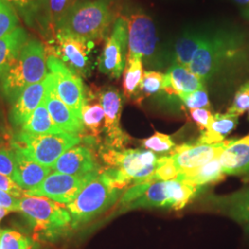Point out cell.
Listing matches in <instances>:
<instances>
[{
    "mask_svg": "<svg viewBox=\"0 0 249 249\" xmlns=\"http://www.w3.org/2000/svg\"><path fill=\"white\" fill-rule=\"evenodd\" d=\"M0 189L18 198H21L25 196V192L18 187L14 180L1 174H0Z\"/></svg>",
    "mask_w": 249,
    "mask_h": 249,
    "instance_id": "cell-40",
    "label": "cell"
},
{
    "mask_svg": "<svg viewBox=\"0 0 249 249\" xmlns=\"http://www.w3.org/2000/svg\"><path fill=\"white\" fill-rule=\"evenodd\" d=\"M99 101L105 111V146L115 150H123L129 138L120 125L123 108L122 95L115 87H108L100 91Z\"/></svg>",
    "mask_w": 249,
    "mask_h": 249,
    "instance_id": "cell-14",
    "label": "cell"
},
{
    "mask_svg": "<svg viewBox=\"0 0 249 249\" xmlns=\"http://www.w3.org/2000/svg\"><path fill=\"white\" fill-rule=\"evenodd\" d=\"M197 189L178 179L172 181H144L128 187L121 197L124 211L162 208L180 211L195 196Z\"/></svg>",
    "mask_w": 249,
    "mask_h": 249,
    "instance_id": "cell-3",
    "label": "cell"
},
{
    "mask_svg": "<svg viewBox=\"0 0 249 249\" xmlns=\"http://www.w3.org/2000/svg\"><path fill=\"white\" fill-rule=\"evenodd\" d=\"M46 66L52 75L56 94L81 119V111L87 101L81 78L53 54L46 57Z\"/></svg>",
    "mask_w": 249,
    "mask_h": 249,
    "instance_id": "cell-11",
    "label": "cell"
},
{
    "mask_svg": "<svg viewBox=\"0 0 249 249\" xmlns=\"http://www.w3.org/2000/svg\"><path fill=\"white\" fill-rule=\"evenodd\" d=\"M100 155L107 165L105 171L118 186L125 188L130 184L151 181L158 166L159 158L153 151L142 149L115 150L102 146Z\"/></svg>",
    "mask_w": 249,
    "mask_h": 249,
    "instance_id": "cell-5",
    "label": "cell"
},
{
    "mask_svg": "<svg viewBox=\"0 0 249 249\" xmlns=\"http://www.w3.org/2000/svg\"><path fill=\"white\" fill-rule=\"evenodd\" d=\"M48 82L45 89V102L47 110L52 117L54 124L67 133L80 136L85 132L83 123L75 113L62 100L58 97L53 87V78L50 73L47 75Z\"/></svg>",
    "mask_w": 249,
    "mask_h": 249,
    "instance_id": "cell-17",
    "label": "cell"
},
{
    "mask_svg": "<svg viewBox=\"0 0 249 249\" xmlns=\"http://www.w3.org/2000/svg\"><path fill=\"white\" fill-rule=\"evenodd\" d=\"M249 109V80L245 82L234 94L231 107L227 113L239 116Z\"/></svg>",
    "mask_w": 249,
    "mask_h": 249,
    "instance_id": "cell-36",
    "label": "cell"
},
{
    "mask_svg": "<svg viewBox=\"0 0 249 249\" xmlns=\"http://www.w3.org/2000/svg\"><path fill=\"white\" fill-rule=\"evenodd\" d=\"M45 46L37 39H29L18 57L0 80V94L13 104L29 86L45 80L47 76Z\"/></svg>",
    "mask_w": 249,
    "mask_h": 249,
    "instance_id": "cell-4",
    "label": "cell"
},
{
    "mask_svg": "<svg viewBox=\"0 0 249 249\" xmlns=\"http://www.w3.org/2000/svg\"><path fill=\"white\" fill-rule=\"evenodd\" d=\"M128 50L127 20L124 16L116 18L112 31L97 58L99 71L111 79H119L124 72Z\"/></svg>",
    "mask_w": 249,
    "mask_h": 249,
    "instance_id": "cell-9",
    "label": "cell"
},
{
    "mask_svg": "<svg viewBox=\"0 0 249 249\" xmlns=\"http://www.w3.org/2000/svg\"><path fill=\"white\" fill-rule=\"evenodd\" d=\"M142 147L145 150L158 153H171L176 148V144L168 135L155 132L150 138L142 141Z\"/></svg>",
    "mask_w": 249,
    "mask_h": 249,
    "instance_id": "cell-34",
    "label": "cell"
},
{
    "mask_svg": "<svg viewBox=\"0 0 249 249\" xmlns=\"http://www.w3.org/2000/svg\"><path fill=\"white\" fill-rule=\"evenodd\" d=\"M81 121L90 137L96 139L105 128V111L100 103L86 104L81 111Z\"/></svg>",
    "mask_w": 249,
    "mask_h": 249,
    "instance_id": "cell-29",
    "label": "cell"
},
{
    "mask_svg": "<svg viewBox=\"0 0 249 249\" xmlns=\"http://www.w3.org/2000/svg\"><path fill=\"white\" fill-rule=\"evenodd\" d=\"M164 74L159 71H145L142 81L139 90L138 97L135 102L141 103L143 99L154 96L163 91Z\"/></svg>",
    "mask_w": 249,
    "mask_h": 249,
    "instance_id": "cell-30",
    "label": "cell"
},
{
    "mask_svg": "<svg viewBox=\"0 0 249 249\" xmlns=\"http://www.w3.org/2000/svg\"><path fill=\"white\" fill-rule=\"evenodd\" d=\"M81 141L79 135L67 132L31 135L20 130L14 136L12 147L23 151L38 163L52 167L63 153L80 144Z\"/></svg>",
    "mask_w": 249,
    "mask_h": 249,
    "instance_id": "cell-8",
    "label": "cell"
},
{
    "mask_svg": "<svg viewBox=\"0 0 249 249\" xmlns=\"http://www.w3.org/2000/svg\"><path fill=\"white\" fill-rule=\"evenodd\" d=\"M239 116L232 114H215L210 126L201 132L196 143L198 144H215L224 142L228 136L236 127Z\"/></svg>",
    "mask_w": 249,
    "mask_h": 249,
    "instance_id": "cell-25",
    "label": "cell"
},
{
    "mask_svg": "<svg viewBox=\"0 0 249 249\" xmlns=\"http://www.w3.org/2000/svg\"><path fill=\"white\" fill-rule=\"evenodd\" d=\"M202 42L188 69L203 81L233 75L249 66V34L237 27L201 30Z\"/></svg>",
    "mask_w": 249,
    "mask_h": 249,
    "instance_id": "cell-1",
    "label": "cell"
},
{
    "mask_svg": "<svg viewBox=\"0 0 249 249\" xmlns=\"http://www.w3.org/2000/svg\"><path fill=\"white\" fill-rule=\"evenodd\" d=\"M230 141L215 144H182L170 153L179 174L196 169L221 156Z\"/></svg>",
    "mask_w": 249,
    "mask_h": 249,
    "instance_id": "cell-15",
    "label": "cell"
},
{
    "mask_svg": "<svg viewBox=\"0 0 249 249\" xmlns=\"http://www.w3.org/2000/svg\"><path fill=\"white\" fill-rule=\"evenodd\" d=\"M224 176L225 174L223 173L220 157H218L193 171L179 174L178 180L198 189V187L223 180Z\"/></svg>",
    "mask_w": 249,
    "mask_h": 249,
    "instance_id": "cell-24",
    "label": "cell"
},
{
    "mask_svg": "<svg viewBox=\"0 0 249 249\" xmlns=\"http://www.w3.org/2000/svg\"><path fill=\"white\" fill-rule=\"evenodd\" d=\"M123 189L105 170H101L76 198L66 206L71 217L72 228H79L104 213L116 203Z\"/></svg>",
    "mask_w": 249,
    "mask_h": 249,
    "instance_id": "cell-6",
    "label": "cell"
},
{
    "mask_svg": "<svg viewBox=\"0 0 249 249\" xmlns=\"http://www.w3.org/2000/svg\"><path fill=\"white\" fill-rule=\"evenodd\" d=\"M225 175L238 176L249 181V135L231 140L220 156Z\"/></svg>",
    "mask_w": 249,
    "mask_h": 249,
    "instance_id": "cell-20",
    "label": "cell"
},
{
    "mask_svg": "<svg viewBox=\"0 0 249 249\" xmlns=\"http://www.w3.org/2000/svg\"><path fill=\"white\" fill-rule=\"evenodd\" d=\"M51 169L54 173L81 177L102 170L93 151L89 147L80 144L63 153Z\"/></svg>",
    "mask_w": 249,
    "mask_h": 249,
    "instance_id": "cell-16",
    "label": "cell"
},
{
    "mask_svg": "<svg viewBox=\"0 0 249 249\" xmlns=\"http://www.w3.org/2000/svg\"><path fill=\"white\" fill-rule=\"evenodd\" d=\"M113 0H78L55 27L56 33L93 43L107 39L116 20Z\"/></svg>",
    "mask_w": 249,
    "mask_h": 249,
    "instance_id": "cell-2",
    "label": "cell"
},
{
    "mask_svg": "<svg viewBox=\"0 0 249 249\" xmlns=\"http://www.w3.org/2000/svg\"><path fill=\"white\" fill-rule=\"evenodd\" d=\"M99 173L100 171L81 177L53 172L39 187L25 192V196H45L60 204H69Z\"/></svg>",
    "mask_w": 249,
    "mask_h": 249,
    "instance_id": "cell-13",
    "label": "cell"
},
{
    "mask_svg": "<svg viewBox=\"0 0 249 249\" xmlns=\"http://www.w3.org/2000/svg\"><path fill=\"white\" fill-rule=\"evenodd\" d=\"M144 72L142 59L134 58L126 60L123 72V90L126 98L133 99L134 101H136L141 83L142 81Z\"/></svg>",
    "mask_w": 249,
    "mask_h": 249,
    "instance_id": "cell-28",
    "label": "cell"
},
{
    "mask_svg": "<svg viewBox=\"0 0 249 249\" xmlns=\"http://www.w3.org/2000/svg\"><path fill=\"white\" fill-rule=\"evenodd\" d=\"M28 26L41 23L45 29L49 0H6Z\"/></svg>",
    "mask_w": 249,
    "mask_h": 249,
    "instance_id": "cell-26",
    "label": "cell"
},
{
    "mask_svg": "<svg viewBox=\"0 0 249 249\" xmlns=\"http://www.w3.org/2000/svg\"><path fill=\"white\" fill-rule=\"evenodd\" d=\"M12 149L16 159V171L13 180L24 192L39 187L51 174V167L38 163L18 148L12 147Z\"/></svg>",
    "mask_w": 249,
    "mask_h": 249,
    "instance_id": "cell-19",
    "label": "cell"
},
{
    "mask_svg": "<svg viewBox=\"0 0 249 249\" xmlns=\"http://www.w3.org/2000/svg\"><path fill=\"white\" fill-rule=\"evenodd\" d=\"M179 99L182 101L183 105L189 110L198 109V108L209 109L211 107L209 95L205 87L202 89H197L194 92L182 95L179 97Z\"/></svg>",
    "mask_w": 249,
    "mask_h": 249,
    "instance_id": "cell-37",
    "label": "cell"
},
{
    "mask_svg": "<svg viewBox=\"0 0 249 249\" xmlns=\"http://www.w3.org/2000/svg\"><path fill=\"white\" fill-rule=\"evenodd\" d=\"M53 53L80 78H88L94 68L95 43L75 36L56 33Z\"/></svg>",
    "mask_w": 249,
    "mask_h": 249,
    "instance_id": "cell-10",
    "label": "cell"
},
{
    "mask_svg": "<svg viewBox=\"0 0 249 249\" xmlns=\"http://www.w3.org/2000/svg\"></svg>",
    "mask_w": 249,
    "mask_h": 249,
    "instance_id": "cell-46",
    "label": "cell"
},
{
    "mask_svg": "<svg viewBox=\"0 0 249 249\" xmlns=\"http://www.w3.org/2000/svg\"><path fill=\"white\" fill-rule=\"evenodd\" d=\"M19 199L20 198L12 196L0 189V206L7 209L9 212H18Z\"/></svg>",
    "mask_w": 249,
    "mask_h": 249,
    "instance_id": "cell-41",
    "label": "cell"
},
{
    "mask_svg": "<svg viewBox=\"0 0 249 249\" xmlns=\"http://www.w3.org/2000/svg\"><path fill=\"white\" fill-rule=\"evenodd\" d=\"M205 87V82L190 70L173 63L164 74L163 92L169 96L180 97Z\"/></svg>",
    "mask_w": 249,
    "mask_h": 249,
    "instance_id": "cell-21",
    "label": "cell"
},
{
    "mask_svg": "<svg viewBox=\"0 0 249 249\" xmlns=\"http://www.w3.org/2000/svg\"><path fill=\"white\" fill-rule=\"evenodd\" d=\"M16 171L15 152L9 149H0V174L13 180Z\"/></svg>",
    "mask_w": 249,
    "mask_h": 249,
    "instance_id": "cell-38",
    "label": "cell"
},
{
    "mask_svg": "<svg viewBox=\"0 0 249 249\" xmlns=\"http://www.w3.org/2000/svg\"><path fill=\"white\" fill-rule=\"evenodd\" d=\"M18 212L24 215L34 231L44 240H57L73 229L67 208L45 196L21 197Z\"/></svg>",
    "mask_w": 249,
    "mask_h": 249,
    "instance_id": "cell-7",
    "label": "cell"
},
{
    "mask_svg": "<svg viewBox=\"0 0 249 249\" xmlns=\"http://www.w3.org/2000/svg\"><path fill=\"white\" fill-rule=\"evenodd\" d=\"M128 31V50L126 60L141 58L143 62L155 59L158 37L152 18L142 11L125 17Z\"/></svg>",
    "mask_w": 249,
    "mask_h": 249,
    "instance_id": "cell-12",
    "label": "cell"
},
{
    "mask_svg": "<svg viewBox=\"0 0 249 249\" xmlns=\"http://www.w3.org/2000/svg\"><path fill=\"white\" fill-rule=\"evenodd\" d=\"M28 40L26 30L20 26L11 34L0 38V80L15 62Z\"/></svg>",
    "mask_w": 249,
    "mask_h": 249,
    "instance_id": "cell-23",
    "label": "cell"
},
{
    "mask_svg": "<svg viewBox=\"0 0 249 249\" xmlns=\"http://www.w3.org/2000/svg\"><path fill=\"white\" fill-rule=\"evenodd\" d=\"M2 249H36V244L25 234L12 229H1Z\"/></svg>",
    "mask_w": 249,
    "mask_h": 249,
    "instance_id": "cell-32",
    "label": "cell"
},
{
    "mask_svg": "<svg viewBox=\"0 0 249 249\" xmlns=\"http://www.w3.org/2000/svg\"><path fill=\"white\" fill-rule=\"evenodd\" d=\"M9 211H8L7 209H5V208H3V207H1L0 206V222L2 221V219L7 215V214L9 213Z\"/></svg>",
    "mask_w": 249,
    "mask_h": 249,
    "instance_id": "cell-43",
    "label": "cell"
},
{
    "mask_svg": "<svg viewBox=\"0 0 249 249\" xmlns=\"http://www.w3.org/2000/svg\"><path fill=\"white\" fill-rule=\"evenodd\" d=\"M244 230H245V233H246L247 237L249 239V224L244 225Z\"/></svg>",
    "mask_w": 249,
    "mask_h": 249,
    "instance_id": "cell-44",
    "label": "cell"
},
{
    "mask_svg": "<svg viewBox=\"0 0 249 249\" xmlns=\"http://www.w3.org/2000/svg\"><path fill=\"white\" fill-rule=\"evenodd\" d=\"M178 173L177 165L171 155L161 156L158 160V166L153 174L151 180L157 181H172L178 179Z\"/></svg>",
    "mask_w": 249,
    "mask_h": 249,
    "instance_id": "cell-35",
    "label": "cell"
},
{
    "mask_svg": "<svg viewBox=\"0 0 249 249\" xmlns=\"http://www.w3.org/2000/svg\"><path fill=\"white\" fill-rule=\"evenodd\" d=\"M77 2L78 0H49L45 29L51 28V30L54 33L56 25L69 13V11Z\"/></svg>",
    "mask_w": 249,
    "mask_h": 249,
    "instance_id": "cell-31",
    "label": "cell"
},
{
    "mask_svg": "<svg viewBox=\"0 0 249 249\" xmlns=\"http://www.w3.org/2000/svg\"><path fill=\"white\" fill-rule=\"evenodd\" d=\"M190 115L193 121L196 123L200 131H205L212 124L213 115L207 108H198L190 110Z\"/></svg>",
    "mask_w": 249,
    "mask_h": 249,
    "instance_id": "cell-39",
    "label": "cell"
},
{
    "mask_svg": "<svg viewBox=\"0 0 249 249\" xmlns=\"http://www.w3.org/2000/svg\"><path fill=\"white\" fill-rule=\"evenodd\" d=\"M0 235H1V229H0ZM0 249H2V246H1V241H0Z\"/></svg>",
    "mask_w": 249,
    "mask_h": 249,
    "instance_id": "cell-45",
    "label": "cell"
},
{
    "mask_svg": "<svg viewBox=\"0 0 249 249\" xmlns=\"http://www.w3.org/2000/svg\"><path fill=\"white\" fill-rule=\"evenodd\" d=\"M240 11L242 18L249 21V0H232Z\"/></svg>",
    "mask_w": 249,
    "mask_h": 249,
    "instance_id": "cell-42",
    "label": "cell"
},
{
    "mask_svg": "<svg viewBox=\"0 0 249 249\" xmlns=\"http://www.w3.org/2000/svg\"><path fill=\"white\" fill-rule=\"evenodd\" d=\"M48 75V74H47ZM48 77L45 80L33 84L22 91L18 99L12 104L9 111V121L15 127L22 126L33 115L45 97Z\"/></svg>",
    "mask_w": 249,
    "mask_h": 249,
    "instance_id": "cell-18",
    "label": "cell"
},
{
    "mask_svg": "<svg viewBox=\"0 0 249 249\" xmlns=\"http://www.w3.org/2000/svg\"><path fill=\"white\" fill-rule=\"evenodd\" d=\"M21 131L31 135H45L64 132L54 124L47 110L45 99H43L39 107L36 108L33 115L27 120L26 123L21 126Z\"/></svg>",
    "mask_w": 249,
    "mask_h": 249,
    "instance_id": "cell-27",
    "label": "cell"
},
{
    "mask_svg": "<svg viewBox=\"0 0 249 249\" xmlns=\"http://www.w3.org/2000/svg\"><path fill=\"white\" fill-rule=\"evenodd\" d=\"M19 25L16 10L6 0H0V38L14 32Z\"/></svg>",
    "mask_w": 249,
    "mask_h": 249,
    "instance_id": "cell-33",
    "label": "cell"
},
{
    "mask_svg": "<svg viewBox=\"0 0 249 249\" xmlns=\"http://www.w3.org/2000/svg\"><path fill=\"white\" fill-rule=\"evenodd\" d=\"M213 207L236 223L249 224V187L230 195L210 198Z\"/></svg>",
    "mask_w": 249,
    "mask_h": 249,
    "instance_id": "cell-22",
    "label": "cell"
}]
</instances>
